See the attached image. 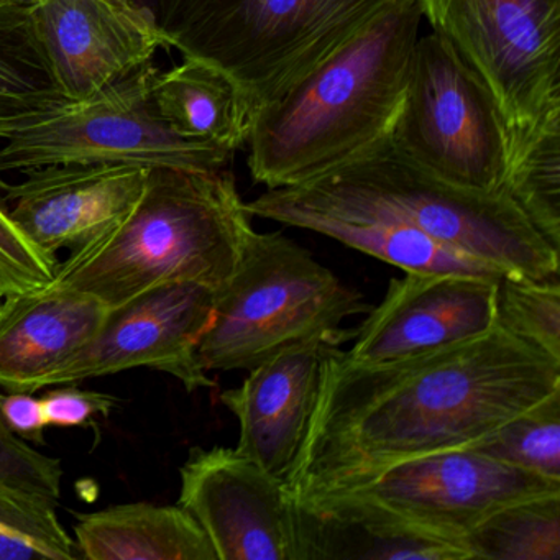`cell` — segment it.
Segmentation results:
<instances>
[{
  "mask_svg": "<svg viewBox=\"0 0 560 560\" xmlns=\"http://www.w3.org/2000/svg\"><path fill=\"white\" fill-rule=\"evenodd\" d=\"M559 388L560 362L498 324L389 362H359L330 346L288 490L306 501L408 458L470 447Z\"/></svg>",
  "mask_w": 560,
  "mask_h": 560,
  "instance_id": "1",
  "label": "cell"
},
{
  "mask_svg": "<svg viewBox=\"0 0 560 560\" xmlns=\"http://www.w3.org/2000/svg\"><path fill=\"white\" fill-rule=\"evenodd\" d=\"M424 21L398 0L284 96L255 114L248 170L267 189L313 182L388 139Z\"/></svg>",
  "mask_w": 560,
  "mask_h": 560,
  "instance_id": "2",
  "label": "cell"
},
{
  "mask_svg": "<svg viewBox=\"0 0 560 560\" xmlns=\"http://www.w3.org/2000/svg\"><path fill=\"white\" fill-rule=\"evenodd\" d=\"M252 215L231 170L152 168L136 208L60 261L47 287L107 307L170 283L218 291L237 270Z\"/></svg>",
  "mask_w": 560,
  "mask_h": 560,
  "instance_id": "3",
  "label": "cell"
},
{
  "mask_svg": "<svg viewBox=\"0 0 560 560\" xmlns=\"http://www.w3.org/2000/svg\"><path fill=\"white\" fill-rule=\"evenodd\" d=\"M372 310L306 248L281 232L252 229L241 264L215 291L214 317L199 343L206 372H250L271 357L310 342L343 346L357 329L342 326Z\"/></svg>",
  "mask_w": 560,
  "mask_h": 560,
  "instance_id": "4",
  "label": "cell"
},
{
  "mask_svg": "<svg viewBox=\"0 0 560 560\" xmlns=\"http://www.w3.org/2000/svg\"><path fill=\"white\" fill-rule=\"evenodd\" d=\"M290 188L311 198L382 212L503 273L530 280L559 278V252L506 195L448 185L402 159L386 139L340 168Z\"/></svg>",
  "mask_w": 560,
  "mask_h": 560,
  "instance_id": "5",
  "label": "cell"
},
{
  "mask_svg": "<svg viewBox=\"0 0 560 560\" xmlns=\"http://www.w3.org/2000/svg\"><path fill=\"white\" fill-rule=\"evenodd\" d=\"M395 2L209 0L173 48L228 74L255 117Z\"/></svg>",
  "mask_w": 560,
  "mask_h": 560,
  "instance_id": "6",
  "label": "cell"
},
{
  "mask_svg": "<svg viewBox=\"0 0 560 560\" xmlns=\"http://www.w3.org/2000/svg\"><path fill=\"white\" fill-rule=\"evenodd\" d=\"M435 35L490 94L506 147L560 120V0H419Z\"/></svg>",
  "mask_w": 560,
  "mask_h": 560,
  "instance_id": "7",
  "label": "cell"
},
{
  "mask_svg": "<svg viewBox=\"0 0 560 560\" xmlns=\"http://www.w3.org/2000/svg\"><path fill=\"white\" fill-rule=\"evenodd\" d=\"M159 68H139L100 93L63 106L4 140L0 175L51 165H133L225 170L234 152L183 139L160 117L152 97Z\"/></svg>",
  "mask_w": 560,
  "mask_h": 560,
  "instance_id": "8",
  "label": "cell"
},
{
  "mask_svg": "<svg viewBox=\"0 0 560 560\" xmlns=\"http://www.w3.org/2000/svg\"><path fill=\"white\" fill-rule=\"evenodd\" d=\"M388 143L429 175L468 191L504 195L508 147L490 94L434 32L421 35Z\"/></svg>",
  "mask_w": 560,
  "mask_h": 560,
  "instance_id": "9",
  "label": "cell"
},
{
  "mask_svg": "<svg viewBox=\"0 0 560 560\" xmlns=\"http://www.w3.org/2000/svg\"><path fill=\"white\" fill-rule=\"evenodd\" d=\"M557 491L560 481L470 448H452L398 462L311 500L334 501L462 547V540L500 508Z\"/></svg>",
  "mask_w": 560,
  "mask_h": 560,
  "instance_id": "10",
  "label": "cell"
},
{
  "mask_svg": "<svg viewBox=\"0 0 560 560\" xmlns=\"http://www.w3.org/2000/svg\"><path fill=\"white\" fill-rule=\"evenodd\" d=\"M215 290L199 283L152 288L110 307L97 336L42 382V388L133 369L168 373L188 392L214 388L199 362V343L214 317Z\"/></svg>",
  "mask_w": 560,
  "mask_h": 560,
  "instance_id": "11",
  "label": "cell"
},
{
  "mask_svg": "<svg viewBox=\"0 0 560 560\" xmlns=\"http://www.w3.org/2000/svg\"><path fill=\"white\" fill-rule=\"evenodd\" d=\"M178 504L218 560H298L294 498L287 483L237 448L195 447L179 468Z\"/></svg>",
  "mask_w": 560,
  "mask_h": 560,
  "instance_id": "12",
  "label": "cell"
},
{
  "mask_svg": "<svg viewBox=\"0 0 560 560\" xmlns=\"http://www.w3.org/2000/svg\"><path fill=\"white\" fill-rule=\"evenodd\" d=\"M35 28L55 83L81 101L172 50L152 15L130 0H34Z\"/></svg>",
  "mask_w": 560,
  "mask_h": 560,
  "instance_id": "13",
  "label": "cell"
},
{
  "mask_svg": "<svg viewBox=\"0 0 560 560\" xmlns=\"http://www.w3.org/2000/svg\"><path fill=\"white\" fill-rule=\"evenodd\" d=\"M500 280L406 271L366 313L347 353L359 362H389L477 339L497 326Z\"/></svg>",
  "mask_w": 560,
  "mask_h": 560,
  "instance_id": "14",
  "label": "cell"
},
{
  "mask_svg": "<svg viewBox=\"0 0 560 560\" xmlns=\"http://www.w3.org/2000/svg\"><path fill=\"white\" fill-rule=\"evenodd\" d=\"M150 170L133 165H51L25 172L0 192L18 228L47 254H71L116 228L142 198Z\"/></svg>",
  "mask_w": 560,
  "mask_h": 560,
  "instance_id": "15",
  "label": "cell"
},
{
  "mask_svg": "<svg viewBox=\"0 0 560 560\" xmlns=\"http://www.w3.org/2000/svg\"><path fill=\"white\" fill-rule=\"evenodd\" d=\"M330 346L310 340L291 347L252 369L241 386L219 395L238 421L235 448L284 483L306 439Z\"/></svg>",
  "mask_w": 560,
  "mask_h": 560,
  "instance_id": "16",
  "label": "cell"
},
{
  "mask_svg": "<svg viewBox=\"0 0 560 560\" xmlns=\"http://www.w3.org/2000/svg\"><path fill=\"white\" fill-rule=\"evenodd\" d=\"M254 218L306 229L412 273H455L500 280L503 271L454 250L418 229L372 209L311 198L294 188L267 189L245 202Z\"/></svg>",
  "mask_w": 560,
  "mask_h": 560,
  "instance_id": "17",
  "label": "cell"
},
{
  "mask_svg": "<svg viewBox=\"0 0 560 560\" xmlns=\"http://www.w3.org/2000/svg\"><path fill=\"white\" fill-rule=\"evenodd\" d=\"M109 307L90 294L44 287L0 300V386L34 393L88 346Z\"/></svg>",
  "mask_w": 560,
  "mask_h": 560,
  "instance_id": "18",
  "label": "cell"
},
{
  "mask_svg": "<svg viewBox=\"0 0 560 560\" xmlns=\"http://www.w3.org/2000/svg\"><path fill=\"white\" fill-rule=\"evenodd\" d=\"M73 533L81 559L218 560L198 521L179 504H117L77 514Z\"/></svg>",
  "mask_w": 560,
  "mask_h": 560,
  "instance_id": "19",
  "label": "cell"
},
{
  "mask_svg": "<svg viewBox=\"0 0 560 560\" xmlns=\"http://www.w3.org/2000/svg\"><path fill=\"white\" fill-rule=\"evenodd\" d=\"M298 560H468L462 547L326 500L294 501Z\"/></svg>",
  "mask_w": 560,
  "mask_h": 560,
  "instance_id": "20",
  "label": "cell"
},
{
  "mask_svg": "<svg viewBox=\"0 0 560 560\" xmlns=\"http://www.w3.org/2000/svg\"><path fill=\"white\" fill-rule=\"evenodd\" d=\"M152 97L160 117L183 139L234 153L247 143L254 114L234 81L208 61L183 57L172 70H159Z\"/></svg>",
  "mask_w": 560,
  "mask_h": 560,
  "instance_id": "21",
  "label": "cell"
},
{
  "mask_svg": "<svg viewBox=\"0 0 560 560\" xmlns=\"http://www.w3.org/2000/svg\"><path fill=\"white\" fill-rule=\"evenodd\" d=\"M34 0H0V140L67 103L35 28Z\"/></svg>",
  "mask_w": 560,
  "mask_h": 560,
  "instance_id": "22",
  "label": "cell"
},
{
  "mask_svg": "<svg viewBox=\"0 0 560 560\" xmlns=\"http://www.w3.org/2000/svg\"><path fill=\"white\" fill-rule=\"evenodd\" d=\"M462 547L468 559L559 560L560 491L500 508L462 540Z\"/></svg>",
  "mask_w": 560,
  "mask_h": 560,
  "instance_id": "23",
  "label": "cell"
},
{
  "mask_svg": "<svg viewBox=\"0 0 560 560\" xmlns=\"http://www.w3.org/2000/svg\"><path fill=\"white\" fill-rule=\"evenodd\" d=\"M504 195L560 254V120L508 150Z\"/></svg>",
  "mask_w": 560,
  "mask_h": 560,
  "instance_id": "24",
  "label": "cell"
},
{
  "mask_svg": "<svg viewBox=\"0 0 560 560\" xmlns=\"http://www.w3.org/2000/svg\"><path fill=\"white\" fill-rule=\"evenodd\" d=\"M467 448L560 481V388Z\"/></svg>",
  "mask_w": 560,
  "mask_h": 560,
  "instance_id": "25",
  "label": "cell"
},
{
  "mask_svg": "<svg viewBox=\"0 0 560 560\" xmlns=\"http://www.w3.org/2000/svg\"><path fill=\"white\" fill-rule=\"evenodd\" d=\"M497 324L560 362V280L503 275L498 281Z\"/></svg>",
  "mask_w": 560,
  "mask_h": 560,
  "instance_id": "26",
  "label": "cell"
},
{
  "mask_svg": "<svg viewBox=\"0 0 560 560\" xmlns=\"http://www.w3.org/2000/svg\"><path fill=\"white\" fill-rule=\"evenodd\" d=\"M0 529L24 537L50 560L81 559L74 537L60 523L55 503L0 480Z\"/></svg>",
  "mask_w": 560,
  "mask_h": 560,
  "instance_id": "27",
  "label": "cell"
},
{
  "mask_svg": "<svg viewBox=\"0 0 560 560\" xmlns=\"http://www.w3.org/2000/svg\"><path fill=\"white\" fill-rule=\"evenodd\" d=\"M4 183L0 179V189ZM58 264L18 228L0 198V300L47 287Z\"/></svg>",
  "mask_w": 560,
  "mask_h": 560,
  "instance_id": "28",
  "label": "cell"
},
{
  "mask_svg": "<svg viewBox=\"0 0 560 560\" xmlns=\"http://www.w3.org/2000/svg\"><path fill=\"white\" fill-rule=\"evenodd\" d=\"M63 468L0 422V480L57 504Z\"/></svg>",
  "mask_w": 560,
  "mask_h": 560,
  "instance_id": "29",
  "label": "cell"
},
{
  "mask_svg": "<svg viewBox=\"0 0 560 560\" xmlns=\"http://www.w3.org/2000/svg\"><path fill=\"white\" fill-rule=\"evenodd\" d=\"M48 425L83 428L96 418H109L120 399L107 393L88 392L70 385H58L42 398Z\"/></svg>",
  "mask_w": 560,
  "mask_h": 560,
  "instance_id": "30",
  "label": "cell"
},
{
  "mask_svg": "<svg viewBox=\"0 0 560 560\" xmlns=\"http://www.w3.org/2000/svg\"><path fill=\"white\" fill-rule=\"evenodd\" d=\"M0 422L24 441L45 445L44 402L27 392H0Z\"/></svg>",
  "mask_w": 560,
  "mask_h": 560,
  "instance_id": "31",
  "label": "cell"
},
{
  "mask_svg": "<svg viewBox=\"0 0 560 560\" xmlns=\"http://www.w3.org/2000/svg\"><path fill=\"white\" fill-rule=\"evenodd\" d=\"M137 8L152 15L160 31L173 42L192 24L209 0H130Z\"/></svg>",
  "mask_w": 560,
  "mask_h": 560,
  "instance_id": "32",
  "label": "cell"
},
{
  "mask_svg": "<svg viewBox=\"0 0 560 560\" xmlns=\"http://www.w3.org/2000/svg\"><path fill=\"white\" fill-rule=\"evenodd\" d=\"M0 560H50V557L24 537L0 529Z\"/></svg>",
  "mask_w": 560,
  "mask_h": 560,
  "instance_id": "33",
  "label": "cell"
},
{
  "mask_svg": "<svg viewBox=\"0 0 560 560\" xmlns=\"http://www.w3.org/2000/svg\"><path fill=\"white\" fill-rule=\"evenodd\" d=\"M5 530V529H4Z\"/></svg>",
  "mask_w": 560,
  "mask_h": 560,
  "instance_id": "34",
  "label": "cell"
}]
</instances>
